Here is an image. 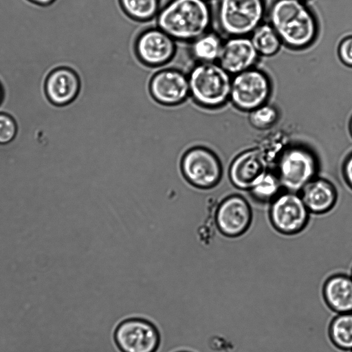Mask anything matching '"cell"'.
<instances>
[{
  "mask_svg": "<svg viewBox=\"0 0 352 352\" xmlns=\"http://www.w3.org/2000/svg\"><path fill=\"white\" fill-rule=\"evenodd\" d=\"M211 21L206 0H170L157 15V27L182 42H192L208 32Z\"/></svg>",
  "mask_w": 352,
  "mask_h": 352,
  "instance_id": "obj_1",
  "label": "cell"
},
{
  "mask_svg": "<svg viewBox=\"0 0 352 352\" xmlns=\"http://www.w3.org/2000/svg\"><path fill=\"white\" fill-rule=\"evenodd\" d=\"M270 25L282 43L302 49L315 40L318 25L314 15L300 0H275L269 11Z\"/></svg>",
  "mask_w": 352,
  "mask_h": 352,
  "instance_id": "obj_2",
  "label": "cell"
},
{
  "mask_svg": "<svg viewBox=\"0 0 352 352\" xmlns=\"http://www.w3.org/2000/svg\"><path fill=\"white\" fill-rule=\"evenodd\" d=\"M190 96L198 105L216 109L230 98V74L219 63H197L188 74Z\"/></svg>",
  "mask_w": 352,
  "mask_h": 352,
  "instance_id": "obj_3",
  "label": "cell"
},
{
  "mask_svg": "<svg viewBox=\"0 0 352 352\" xmlns=\"http://www.w3.org/2000/svg\"><path fill=\"white\" fill-rule=\"evenodd\" d=\"M284 190L300 192L303 187L318 176L320 164L316 154L308 146L292 144L285 146L274 162Z\"/></svg>",
  "mask_w": 352,
  "mask_h": 352,
  "instance_id": "obj_4",
  "label": "cell"
},
{
  "mask_svg": "<svg viewBox=\"0 0 352 352\" xmlns=\"http://www.w3.org/2000/svg\"><path fill=\"white\" fill-rule=\"evenodd\" d=\"M264 11L263 0H218V25L230 37L248 36L261 25Z\"/></svg>",
  "mask_w": 352,
  "mask_h": 352,
  "instance_id": "obj_5",
  "label": "cell"
},
{
  "mask_svg": "<svg viewBox=\"0 0 352 352\" xmlns=\"http://www.w3.org/2000/svg\"><path fill=\"white\" fill-rule=\"evenodd\" d=\"M310 212L299 192L283 190L270 203L269 219L280 234L294 235L307 226Z\"/></svg>",
  "mask_w": 352,
  "mask_h": 352,
  "instance_id": "obj_6",
  "label": "cell"
},
{
  "mask_svg": "<svg viewBox=\"0 0 352 352\" xmlns=\"http://www.w3.org/2000/svg\"><path fill=\"white\" fill-rule=\"evenodd\" d=\"M181 168L188 182L201 189L216 186L223 174L219 157L204 146H195L188 149L183 155Z\"/></svg>",
  "mask_w": 352,
  "mask_h": 352,
  "instance_id": "obj_7",
  "label": "cell"
},
{
  "mask_svg": "<svg viewBox=\"0 0 352 352\" xmlns=\"http://www.w3.org/2000/svg\"><path fill=\"white\" fill-rule=\"evenodd\" d=\"M271 93V83L263 72L250 68L234 75L230 99L238 109L252 111L265 104Z\"/></svg>",
  "mask_w": 352,
  "mask_h": 352,
  "instance_id": "obj_8",
  "label": "cell"
},
{
  "mask_svg": "<svg viewBox=\"0 0 352 352\" xmlns=\"http://www.w3.org/2000/svg\"><path fill=\"white\" fill-rule=\"evenodd\" d=\"M114 339L122 352H156L160 344L157 327L138 317L124 319L116 327Z\"/></svg>",
  "mask_w": 352,
  "mask_h": 352,
  "instance_id": "obj_9",
  "label": "cell"
},
{
  "mask_svg": "<svg viewBox=\"0 0 352 352\" xmlns=\"http://www.w3.org/2000/svg\"><path fill=\"white\" fill-rule=\"evenodd\" d=\"M175 41L158 27L150 28L137 36L134 43L135 54L142 64L152 67H161L175 56Z\"/></svg>",
  "mask_w": 352,
  "mask_h": 352,
  "instance_id": "obj_10",
  "label": "cell"
},
{
  "mask_svg": "<svg viewBox=\"0 0 352 352\" xmlns=\"http://www.w3.org/2000/svg\"><path fill=\"white\" fill-rule=\"evenodd\" d=\"M214 219L222 234L230 238L239 237L247 232L252 223V208L243 196L231 195L220 202Z\"/></svg>",
  "mask_w": 352,
  "mask_h": 352,
  "instance_id": "obj_11",
  "label": "cell"
},
{
  "mask_svg": "<svg viewBox=\"0 0 352 352\" xmlns=\"http://www.w3.org/2000/svg\"><path fill=\"white\" fill-rule=\"evenodd\" d=\"M148 90L157 103L164 106L179 105L190 96L188 75L177 69H161L152 76Z\"/></svg>",
  "mask_w": 352,
  "mask_h": 352,
  "instance_id": "obj_12",
  "label": "cell"
},
{
  "mask_svg": "<svg viewBox=\"0 0 352 352\" xmlns=\"http://www.w3.org/2000/svg\"><path fill=\"white\" fill-rule=\"evenodd\" d=\"M270 168L260 148H252L239 153L232 161L228 177L237 189L248 190L257 177Z\"/></svg>",
  "mask_w": 352,
  "mask_h": 352,
  "instance_id": "obj_13",
  "label": "cell"
},
{
  "mask_svg": "<svg viewBox=\"0 0 352 352\" xmlns=\"http://www.w3.org/2000/svg\"><path fill=\"white\" fill-rule=\"evenodd\" d=\"M81 88L80 75L68 67L53 69L45 82V91L48 99L57 106H65L74 102L79 96Z\"/></svg>",
  "mask_w": 352,
  "mask_h": 352,
  "instance_id": "obj_14",
  "label": "cell"
},
{
  "mask_svg": "<svg viewBox=\"0 0 352 352\" xmlns=\"http://www.w3.org/2000/svg\"><path fill=\"white\" fill-rule=\"evenodd\" d=\"M258 56L250 38L231 36L223 43L218 63L230 75H235L252 68Z\"/></svg>",
  "mask_w": 352,
  "mask_h": 352,
  "instance_id": "obj_15",
  "label": "cell"
},
{
  "mask_svg": "<svg viewBox=\"0 0 352 352\" xmlns=\"http://www.w3.org/2000/svg\"><path fill=\"white\" fill-rule=\"evenodd\" d=\"M300 195L310 213L323 214L336 206L338 193L335 185L329 179L316 177L307 183Z\"/></svg>",
  "mask_w": 352,
  "mask_h": 352,
  "instance_id": "obj_16",
  "label": "cell"
},
{
  "mask_svg": "<svg viewBox=\"0 0 352 352\" xmlns=\"http://www.w3.org/2000/svg\"><path fill=\"white\" fill-rule=\"evenodd\" d=\"M327 306L338 314L352 313V277L336 274L329 277L322 289Z\"/></svg>",
  "mask_w": 352,
  "mask_h": 352,
  "instance_id": "obj_17",
  "label": "cell"
},
{
  "mask_svg": "<svg viewBox=\"0 0 352 352\" xmlns=\"http://www.w3.org/2000/svg\"><path fill=\"white\" fill-rule=\"evenodd\" d=\"M283 190L277 174L269 168L257 177L248 191L256 202L270 204Z\"/></svg>",
  "mask_w": 352,
  "mask_h": 352,
  "instance_id": "obj_18",
  "label": "cell"
},
{
  "mask_svg": "<svg viewBox=\"0 0 352 352\" xmlns=\"http://www.w3.org/2000/svg\"><path fill=\"white\" fill-rule=\"evenodd\" d=\"M223 43L218 35L206 32L190 42V52L197 63L218 60Z\"/></svg>",
  "mask_w": 352,
  "mask_h": 352,
  "instance_id": "obj_19",
  "label": "cell"
},
{
  "mask_svg": "<svg viewBox=\"0 0 352 352\" xmlns=\"http://www.w3.org/2000/svg\"><path fill=\"white\" fill-rule=\"evenodd\" d=\"M329 335L338 349L352 351V313L338 314L330 323Z\"/></svg>",
  "mask_w": 352,
  "mask_h": 352,
  "instance_id": "obj_20",
  "label": "cell"
},
{
  "mask_svg": "<svg viewBox=\"0 0 352 352\" xmlns=\"http://www.w3.org/2000/svg\"><path fill=\"white\" fill-rule=\"evenodd\" d=\"M251 41L258 55L270 56L276 54L282 43L270 24H261L252 33Z\"/></svg>",
  "mask_w": 352,
  "mask_h": 352,
  "instance_id": "obj_21",
  "label": "cell"
},
{
  "mask_svg": "<svg viewBox=\"0 0 352 352\" xmlns=\"http://www.w3.org/2000/svg\"><path fill=\"white\" fill-rule=\"evenodd\" d=\"M124 13L131 19L140 21H148L157 16L160 0H119Z\"/></svg>",
  "mask_w": 352,
  "mask_h": 352,
  "instance_id": "obj_22",
  "label": "cell"
},
{
  "mask_svg": "<svg viewBox=\"0 0 352 352\" xmlns=\"http://www.w3.org/2000/svg\"><path fill=\"white\" fill-rule=\"evenodd\" d=\"M278 112L272 105L264 104L250 111L249 120L256 129L265 130L272 126L278 120Z\"/></svg>",
  "mask_w": 352,
  "mask_h": 352,
  "instance_id": "obj_23",
  "label": "cell"
},
{
  "mask_svg": "<svg viewBox=\"0 0 352 352\" xmlns=\"http://www.w3.org/2000/svg\"><path fill=\"white\" fill-rule=\"evenodd\" d=\"M17 133V125L9 114L0 112V144H7L14 140Z\"/></svg>",
  "mask_w": 352,
  "mask_h": 352,
  "instance_id": "obj_24",
  "label": "cell"
},
{
  "mask_svg": "<svg viewBox=\"0 0 352 352\" xmlns=\"http://www.w3.org/2000/svg\"><path fill=\"white\" fill-rule=\"evenodd\" d=\"M338 54L344 65L352 67V36L344 38L340 42Z\"/></svg>",
  "mask_w": 352,
  "mask_h": 352,
  "instance_id": "obj_25",
  "label": "cell"
},
{
  "mask_svg": "<svg viewBox=\"0 0 352 352\" xmlns=\"http://www.w3.org/2000/svg\"><path fill=\"white\" fill-rule=\"evenodd\" d=\"M342 175L344 182L352 190V151L346 155L343 161Z\"/></svg>",
  "mask_w": 352,
  "mask_h": 352,
  "instance_id": "obj_26",
  "label": "cell"
},
{
  "mask_svg": "<svg viewBox=\"0 0 352 352\" xmlns=\"http://www.w3.org/2000/svg\"><path fill=\"white\" fill-rule=\"evenodd\" d=\"M30 1L41 6H48L54 3L56 0H29Z\"/></svg>",
  "mask_w": 352,
  "mask_h": 352,
  "instance_id": "obj_27",
  "label": "cell"
},
{
  "mask_svg": "<svg viewBox=\"0 0 352 352\" xmlns=\"http://www.w3.org/2000/svg\"><path fill=\"white\" fill-rule=\"evenodd\" d=\"M4 100V89L2 84L0 82V105L2 104Z\"/></svg>",
  "mask_w": 352,
  "mask_h": 352,
  "instance_id": "obj_28",
  "label": "cell"
},
{
  "mask_svg": "<svg viewBox=\"0 0 352 352\" xmlns=\"http://www.w3.org/2000/svg\"><path fill=\"white\" fill-rule=\"evenodd\" d=\"M349 131H350V133L352 136V118L351 119L350 124H349Z\"/></svg>",
  "mask_w": 352,
  "mask_h": 352,
  "instance_id": "obj_29",
  "label": "cell"
},
{
  "mask_svg": "<svg viewBox=\"0 0 352 352\" xmlns=\"http://www.w3.org/2000/svg\"><path fill=\"white\" fill-rule=\"evenodd\" d=\"M177 352H191V351H177Z\"/></svg>",
  "mask_w": 352,
  "mask_h": 352,
  "instance_id": "obj_30",
  "label": "cell"
},
{
  "mask_svg": "<svg viewBox=\"0 0 352 352\" xmlns=\"http://www.w3.org/2000/svg\"><path fill=\"white\" fill-rule=\"evenodd\" d=\"M351 276L352 277V270H351Z\"/></svg>",
  "mask_w": 352,
  "mask_h": 352,
  "instance_id": "obj_31",
  "label": "cell"
},
{
  "mask_svg": "<svg viewBox=\"0 0 352 352\" xmlns=\"http://www.w3.org/2000/svg\"><path fill=\"white\" fill-rule=\"evenodd\" d=\"M300 1H304V0H300Z\"/></svg>",
  "mask_w": 352,
  "mask_h": 352,
  "instance_id": "obj_32",
  "label": "cell"
},
{
  "mask_svg": "<svg viewBox=\"0 0 352 352\" xmlns=\"http://www.w3.org/2000/svg\"><path fill=\"white\" fill-rule=\"evenodd\" d=\"M352 352V351H351Z\"/></svg>",
  "mask_w": 352,
  "mask_h": 352,
  "instance_id": "obj_33",
  "label": "cell"
}]
</instances>
